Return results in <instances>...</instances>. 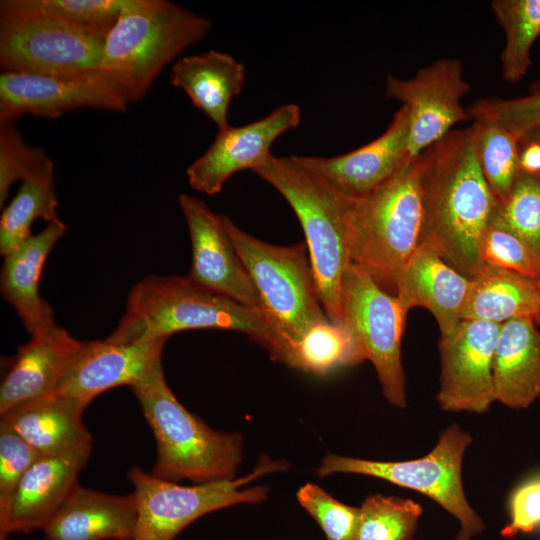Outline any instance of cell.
Returning a JSON list of instances; mask_svg holds the SVG:
<instances>
[{
  "label": "cell",
  "mask_w": 540,
  "mask_h": 540,
  "mask_svg": "<svg viewBox=\"0 0 540 540\" xmlns=\"http://www.w3.org/2000/svg\"><path fill=\"white\" fill-rule=\"evenodd\" d=\"M245 79L244 64L216 50L184 56L174 62L170 73L171 84L181 89L218 130L229 126L230 105L241 94Z\"/></svg>",
  "instance_id": "484cf974"
},
{
  "label": "cell",
  "mask_w": 540,
  "mask_h": 540,
  "mask_svg": "<svg viewBox=\"0 0 540 540\" xmlns=\"http://www.w3.org/2000/svg\"><path fill=\"white\" fill-rule=\"evenodd\" d=\"M91 451L92 444H87L41 455L26 471L0 515V540L43 529L78 484V475Z\"/></svg>",
  "instance_id": "d6986e66"
},
{
  "label": "cell",
  "mask_w": 540,
  "mask_h": 540,
  "mask_svg": "<svg viewBox=\"0 0 540 540\" xmlns=\"http://www.w3.org/2000/svg\"><path fill=\"white\" fill-rule=\"evenodd\" d=\"M349 198L351 262L395 295L397 278L420 243L423 223L420 155L373 196Z\"/></svg>",
  "instance_id": "8992f818"
},
{
  "label": "cell",
  "mask_w": 540,
  "mask_h": 540,
  "mask_svg": "<svg viewBox=\"0 0 540 540\" xmlns=\"http://www.w3.org/2000/svg\"><path fill=\"white\" fill-rule=\"evenodd\" d=\"M253 171L281 194L297 216L305 235L318 298L328 319L340 324L342 280L351 263L349 198L302 166L293 155L271 154Z\"/></svg>",
  "instance_id": "277c9868"
},
{
  "label": "cell",
  "mask_w": 540,
  "mask_h": 540,
  "mask_svg": "<svg viewBox=\"0 0 540 540\" xmlns=\"http://www.w3.org/2000/svg\"><path fill=\"white\" fill-rule=\"evenodd\" d=\"M300 124V107L289 103L254 122L219 129L209 148L188 166L189 185L203 194H218L234 174L262 164L273 143Z\"/></svg>",
  "instance_id": "9a60e30c"
},
{
  "label": "cell",
  "mask_w": 540,
  "mask_h": 540,
  "mask_svg": "<svg viewBox=\"0 0 540 540\" xmlns=\"http://www.w3.org/2000/svg\"><path fill=\"white\" fill-rule=\"evenodd\" d=\"M356 540H411L422 507L411 499L381 494L365 498Z\"/></svg>",
  "instance_id": "1f68e13d"
},
{
  "label": "cell",
  "mask_w": 540,
  "mask_h": 540,
  "mask_svg": "<svg viewBox=\"0 0 540 540\" xmlns=\"http://www.w3.org/2000/svg\"><path fill=\"white\" fill-rule=\"evenodd\" d=\"M420 158V243L431 246L448 264L471 279L485 266L482 241L497 207L478 160L475 124L453 129L424 150Z\"/></svg>",
  "instance_id": "6da1fadb"
},
{
  "label": "cell",
  "mask_w": 540,
  "mask_h": 540,
  "mask_svg": "<svg viewBox=\"0 0 540 540\" xmlns=\"http://www.w3.org/2000/svg\"><path fill=\"white\" fill-rule=\"evenodd\" d=\"M222 222L259 294L262 308L289 347L307 330L329 320L315 287L305 243L277 246L240 229L229 217Z\"/></svg>",
  "instance_id": "ba28073f"
},
{
  "label": "cell",
  "mask_w": 540,
  "mask_h": 540,
  "mask_svg": "<svg viewBox=\"0 0 540 540\" xmlns=\"http://www.w3.org/2000/svg\"><path fill=\"white\" fill-rule=\"evenodd\" d=\"M82 341L57 324L19 346L0 387V414L55 391Z\"/></svg>",
  "instance_id": "603a6c76"
},
{
  "label": "cell",
  "mask_w": 540,
  "mask_h": 540,
  "mask_svg": "<svg viewBox=\"0 0 540 540\" xmlns=\"http://www.w3.org/2000/svg\"><path fill=\"white\" fill-rule=\"evenodd\" d=\"M491 8L505 34L502 76L518 82L531 65V49L540 36V0H494Z\"/></svg>",
  "instance_id": "f1b7e54d"
},
{
  "label": "cell",
  "mask_w": 540,
  "mask_h": 540,
  "mask_svg": "<svg viewBox=\"0 0 540 540\" xmlns=\"http://www.w3.org/2000/svg\"><path fill=\"white\" fill-rule=\"evenodd\" d=\"M296 497L317 522L327 540H356L360 521L359 507L338 501L311 482L301 486Z\"/></svg>",
  "instance_id": "836d02e7"
},
{
  "label": "cell",
  "mask_w": 540,
  "mask_h": 540,
  "mask_svg": "<svg viewBox=\"0 0 540 540\" xmlns=\"http://www.w3.org/2000/svg\"><path fill=\"white\" fill-rule=\"evenodd\" d=\"M193 329H221L247 335L280 362L286 342L261 309L206 289L187 276L149 275L131 289L125 312L107 340L132 343Z\"/></svg>",
  "instance_id": "7a4b0ae2"
},
{
  "label": "cell",
  "mask_w": 540,
  "mask_h": 540,
  "mask_svg": "<svg viewBox=\"0 0 540 540\" xmlns=\"http://www.w3.org/2000/svg\"><path fill=\"white\" fill-rule=\"evenodd\" d=\"M104 39L46 10L36 0L0 2L2 71L65 75L98 70Z\"/></svg>",
  "instance_id": "52a82bcc"
},
{
  "label": "cell",
  "mask_w": 540,
  "mask_h": 540,
  "mask_svg": "<svg viewBox=\"0 0 540 540\" xmlns=\"http://www.w3.org/2000/svg\"><path fill=\"white\" fill-rule=\"evenodd\" d=\"M67 227L59 219L48 223L4 257L0 288L30 336L56 325L52 307L40 296L39 284L46 260Z\"/></svg>",
  "instance_id": "7402d4cb"
},
{
  "label": "cell",
  "mask_w": 540,
  "mask_h": 540,
  "mask_svg": "<svg viewBox=\"0 0 540 540\" xmlns=\"http://www.w3.org/2000/svg\"><path fill=\"white\" fill-rule=\"evenodd\" d=\"M40 456L20 435L0 423V515L26 471Z\"/></svg>",
  "instance_id": "f35d334b"
},
{
  "label": "cell",
  "mask_w": 540,
  "mask_h": 540,
  "mask_svg": "<svg viewBox=\"0 0 540 540\" xmlns=\"http://www.w3.org/2000/svg\"><path fill=\"white\" fill-rule=\"evenodd\" d=\"M212 22L168 0H129L104 39L99 70L129 104L142 100L182 52L201 42Z\"/></svg>",
  "instance_id": "3957f363"
},
{
  "label": "cell",
  "mask_w": 540,
  "mask_h": 540,
  "mask_svg": "<svg viewBox=\"0 0 540 540\" xmlns=\"http://www.w3.org/2000/svg\"><path fill=\"white\" fill-rule=\"evenodd\" d=\"M485 264L507 269L533 280L540 279V258L507 229L491 223L482 241Z\"/></svg>",
  "instance_id": "8d00e7d4"
},
{
  "label": "cell",
  "mask_w": 540,
  "mask_h": 540,
  "mask_svg": "<svg viewBox=\"0 0 540 540\" xmlns=\"http://www.w3.org/2000/svg\"><path fill=\"white\" fill-rule=\"evenodd\" d=\"M519 167L526 172H540V142L523 137L519 145Z\"/></svg>",
  "instance_id": "60d3db41"
},
{
  "label": "cell",
  "mask_w": 540,
  "mask_h": 540,
  "mask_svg": "<svg viewBox=\"0 0 540 540\" xmlns=\"http://www.w3.org/2000/svg\"><path fill=\"white\" fill-rule=\"evenodd\" d=\"M178 202L192 248L187 277L206 289L263 310L255 285L224 227L222 215L187 193H181Z\"/></svg>",
  "instance_id": "e0dca14e"
},
{
  "label": "cell",
  "mask_w": 540,
  "mask_h": 540,
  "mask_svg": "<svg viewBox=\"0 0 540 540\" xmlns=\"http://www.w3.org/2000/svg\"><path fill=\"white\" fill-rule=\"evenodd\" d=\"M167 340L116 343L106 339L82 342L55 391L87 407L105 391L122 385L131 387L162 364Z\"/></svg>",
  "instance_id": "ac0fdd59"
},
{
  "label": "cell",
  "mask_w": 540,
  "mask_h": 540,
  "mask_svg": "<svg viewBox=\"0 0 540 540\" xmlns=\"http://www.w3.org/2000/svg\"><path fill=\"white\" fill-rule=\"evenodd\" d=\"M408 137L409 114L402 106L379 137L353 151L333 157L293 156L342 195L366 199L380 191L412 161Z\"/></svg>",
  "instance_id": "2e32d148"
},
{
  "label": "cell",
  "mask_w": 540,
  "mask_h": 540,
  "mask_svg": "<svg viewBox=\"0 0 540 540\" xmlns=\"http://www.w3.org/2000/svg\"><path fill=\"white\" fill-rule=\"evenodd\" d=\"M128 105L118 85L99 69L65 75L0 74V121L26 114L55 119L82 108L124 112Z\"/></svg>",
  "instance_id": "4fadbf2b"
},
{
  "label": "cell",
  "mask_w": 540,
  "mask_h": 540,
  "mask_svg": "<svg viewBox=\"0 0 540 540\" xmlns=\"http://www.w3.org/2000/svg\"><path fill=\"white\" fill-rule=\"evenodd\" d=\"M137 519L133 493L113 495L77 484L42 530L45 540H134Z\"/></svg>",
  "instance_id": "44dd1931"
},
{
  "label": "cell",
  "mask_w": 540,
  "mask_h": 540,
  "mask_svg": "<svg viewBox=\"0 0 540 540\" xmlns=\"http://www.w3.org/2000/svg\"><path fill=\"white\" fill-rule=\"evenodd\" d=\"M471 279L448 264L431 246L420 243L402 268L395 296L405 313L427 309L435 318L440 337L462 321Z\"/></svg>",
  "instance_id": "ffe728a7"
},
{
  "label": "cell",
  "mask_w": 540,
  "mask_h": 540,
  "mask_svg": "<svg viewBox=\"0 0 540 540\" xmlns=\"http://www.w3.org/2000/svg\"><path fill=\"white\" fill-rule=\"evenodd\" d=\"M527 137H530L532 139H535L540 142V128H537L533 131H531L529 134L526 135ZM525 137V136H524Z\"/></svg>",
  "instance_id": "b9f144b4"
},
{
  "label": "cell",
  "mask_w": 540,
  "mask_h": 540,
  "mask_svg": "<svg viewBox=\"0 0 540 540\" xmlns=\"http://www.w3.org/2000/svg\"><path fill=\"white\" fill-rule=\"evenodd\" d=\"M537 284H538V286H539V289H540V279H539V280H537Z\"/></svg>",
  "instance_id": "7bdbcfd3"
},
{
  "label": "cell",
  "mask_w": 540,
  "mask_h": 540,
  "mask_svg": "<svg viewBox=\"0 0 540 540\" xmlns=\"http://www.w3.org/2000/svg\"><path fill=\"white\" fill-rule=\"evenodd\" d=\"M473 123L482 173L497 204L502 203L508 197L520 170L521 139L495 123L484 120Z\"/></svg>",
  "instance_id": "4dcf8cb0"
},
{
  "label": "cell",
  "mask_w": 540,
  "mask_h": 540,
  "mask_svg": "<svg viewBox=\"0 0 540 540\" xmlns=\"http://www.w3.org/2000/svg\"><path fill=\"white\" fill-rule=\"evenodd\" d=\"M508 509L509 522L501 529V536L513 538L540 528V474L525 480L512 491Z\"/></svg>",
  "instance_id": "ab89813d"
},
{
  "label": "cell",
  "mask_w": 540,
  "mask_h": 540,
  "mask_svg": "<svg viewBox=\"0 0 540 540\" xmlns=\"http://www.w3.org/2000/svg\"><path fill=\"white\" fill-rule=\"evenodd\" d=\"M86 406L58 391L23 401L0 414L9 427L41 455L92 444L83 423Z\"/></svg>",
  "instance_id": "cb8c5ba5"
},
{
  "label": "cell",
  "mask_w": 540,
  "mask_h": 540,
  "mask_svg": "<svg viewBox=\"0 0 540 540\" xmlns=\"http://www.w3.org/2000/svg\"><path fill=\"white\" fill-rule=\"evenodd\" d=\"M491 223L515 234L540 258V172L519 170Z\"/></svg>",
  "instance_id": "d6a6232c"
},
{
  "label": "cell",
  "mask_w": 540,
  "mask_h": 540,
  "mask_svg": "<svg viewBox=\"0 0 540 540\" xmlns=\"http://www.w3.org/2000/svg\"><path fill=\"white\" fill-rule=\"evenodd\" d=\"M287 462L262 456L246 476L183 486L133 467L128 478L137 505L134 540H175L180 532L203 515L236 504H257L267 497L266 486H248L257 478L286 470Z\"/></svg>",
  "instance_id": "9c48e42d"
},
{
  "label": "cell",
  "mask_w": 540,
  "mask_h": 540,
  "mask_svg": "<svg viewBox=\"0 0 540 540\" xmlns=\"http://www.w3.org/2000/svg\"><path fill=\"white\" fill-rule=\"evenodd\" d=\"M55 190L54 164L51 159L22 180L12 201L0 218V253L5 256L29 238L32 224L43 219L59 220Z\"/></svg>",
  "instance_id": "83f0119b"
},
{
  "label": "cell",
  "mask_w": 540,
  "mask_h": 540,
  "mask_svg": "<svg viewBox=\"0 0 540 540\" xmlns=\"http://www.w3.org/2000/svg\"><path fill=\"white\" fill-rule=\"evenodd\" d=\"M467 110L471 120L495 123L522 139L540 128V90L515 99H479Z\"/></svg>",
  "instance_id": "e575fe53"
},
{
  "label": "cell",
  "mask_w": 540,
  "mask_h": 540,
  "mask_svg": "<svg viewBox=\"0 0 540 540\" xmlns=\"http://www.w3.org/2000/svg\"><path fill=\"white\" fill-rule=\"evenodd\" d=\"M500 324L462 320L439 340L437 401L447 412L485 413L495 401L492 364Z\"/></svg>",
  "instance_id": "5bb4252c"
},
{
  "label": "cell",
  "mask_w": 540,
  "mask_h": 540,
  "mask_svg": "<svg viewBox=\"0 0 540 540\" xmlns=\"http://www.w3.org/2000/svg\"><path fill=\"white\" fill-rule=\"evenodd\" d=\"M469 90L458 59L436 60L409 79L387 76L386 97L401 102L409 114L410 160L445 137L454 125L471 120L461 104Z\"/></svg>",
  "instance_id": "7c38bea8"
},
{
  "label": "cell",
  "mask_w": 540,
  "mask_h": 540,
  "mask_svg": "<svg viewBox=\"0 0 540 540\" xmlns=\"http://www.w3.org/2000/svg\"><path fill=\"white\" fill-rule=\"evenodd\" d=\"M340 307V325L352 339L357 364L370 361L384 397L393 406L405 408L401 343L407 313L397 297L351 262L343 275Z\"/></svg>",
  "instance_id": "8fae6325"
},
{
  "label": "cell",
  "mask_w": 540,
  "mask_h": 540,
  "mask_svg": "<svg viewBox=\"0 0 540 540\" xmlns=\"http://www.w3.org/2000/svg\"><path fill=\"white\" fill-rule=\"evenodd\" d=\"M532 319L500 324L493 356L495 401L526 409L540 396V331Z\"/></svg>",
  "instance_id": "d4e9b609"
},
{
  "label": "cell",
  "mask_w": 540,
  "mask_h": 540,
  "mask_svg": "<svg viewBox=\"0 0 540 540\" xmlns=\"http://www.w3.org/2000/svg\"><path fill=\"white\" fill-rule=\"evenodd\" d=\"M283 364L325 376L339 368L357 365V361L348 331L327 320L311 327L293 343Z\"/></svg>",
  "instance_id": "f546056e"
},
{
  "label": "cell",
  "mask_w": 540,
  "mask_h": 540,
  "mask_svg": "<svg viewBox=\"0 0 540 540\" xmlns=\"http://www.w3.org/2000/svg\"><path fill=\"white\" fill-rule=\"evenodd\" d=\"M130 388L155 438L154 476L195 484L235 477L241 435L214 430L189 412L169 388L162 364Z\"/></svg>",
  "instance_id": "5b68a950"
},
{
  "label": "cell",
  "mask_w": 540,
  "mask_h": 540,
  "mask_svg": "<svg viewBox=\"0 0 540 540\" xmlns=\"http://www.w3.org/2000/svg\"><path fill=\"white\" fill-rule=\"evenodd\" d=\"M472 440L468 432L452 424L440 434L434 448L421 458L375 461L327 455L316 473L320 477L335 473L371 476L420 492L458 520L460 529L455 540H471L485 530L483 520L466 498L462 483L463 456Z\"/></svg>",
  "instance_id": "30bf717a"
},
{
  "label": "cell",
  "mask_w": 540,
  "mask_h": 540,
  "mask_svg": "<svg viewBox=\"0 0 540 540\" xmlns=\"http://www.w3.org/2000/svg\"><path fill=\"white\" fill-rule=\"evenodd\" d=\"M129 0H36L46 10L106 37Z\"/></svg>",
  "instance_id": "74e56055"
},
{
  "label": "cell",
  "mask_w": 540,
  "mask_h": 540,
  "mask_svg": "<svg viewBox=\"0 0 540 540\" xmlns=\"http://www.w3.org/2000/svg\"><path fill=\"white\" fill-rule=\"evenodd\" d=\"M49 159L42 148L26 144L14 121H0V207L16 181H22Z\"/></svg>",
  "instance_id": "d590c367"
},
{
  "label": "cell",
  "mask_w": 540,
  "mask_h": 540,
  "mask_svg": "<svg viewBox=\"0 0 540 540\" xmlns=\"http://www.w3.org/2000/svg\"><path fill=\"white\" fill-rule=\"evenodd\" d=\"M519 318L540 323V289L537 280L485 264L471 278L462 320L502 324Z\"/></svg>",
  "instance_id": "4316f807"
}]
</instances>
